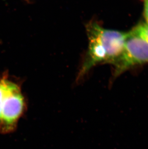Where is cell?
Instances as JSON below:
<instances>
[{
	"instance_id": "obj_1",
	"label": "cell",
	"mask_w": 148,
	"mask_h": 149,
	"mask_svg": "<svg viewBox=\"0 0 148 149\" xmlns=\"http://www.w3.org/2000/svg\"><path fill=\"white\" fill-rule=\"evenodd\" d=\"M86 28L88 49L78 72V81L95 65L111 63L122 52L128 34L104 28L95 21L89 22Z\"/></svg>"
},
{
	"instance_id": "obj_2",
	"label": "cell",
	"mask_w": 148,
	"mask_h": 149,
	"mask_svg": "<svg viewBox=\"0 0 148 149\" xmlns=\"http://www.w3.org/2000/svg\"><path fill=\"white\" fill-rule=\"evenodd\" d=\"M148 63V43L133 30L128 33L121 53L111 63L115 67L113 77L136 65Z\"/></svg>"
},
{
	"instance_id": "obj_4",
	"label": "cell",
	"mask_w": 148,
	"mask_h": 149,
	"mask_svg": "<svg viewBox=\"0 0 148 149\" xmlns=\"http://www.w3.org/2000/svg\"><path fill=\"white\" fill-rule=\"evenodd\" d=\"M133 31L148 43V24L144 23H140Z\"/></svg>"
},
{
	"instance_id": "obj_5",
	"label": "cell",
	"mask_w": 148,
	"mask_h": 149,
	"mask_svg": "<svg viewBox=\"0 0 148 149\" xmlns=\"http://www.w3.org/2000/svg\"><path fill=\"white\" fill-rule=\"evenodd\" d=\"M6 76H3L0 80V126L1 122V105L3 102V98L4 96L5 84H6Z\"/></svg>"
},
{
	"instance_id": "obj_3",
	"label": "cell",
	"mask_w": 148,
	"mask_h": 149,
	"mask_svg": "<svg viewBox=\"0 0 148 149\" xmlns=\"http://www.w3.org/2000/svg\"><path fill=\"white\" fill-rule=\"evenodd\" d=\"M25 107V100L19 86L6 77L0 126L3 131L8 132L15 128Z\"/></svg>"
},
{
	"instance_id": "obj_6",
	"label": "cell",
	"mask_w": 148,
	"mask_h": 149,
	"mask_svg": "<svg viewBox=\"0 0 148 149\" xmlns=\"http://www.w3.org/2000/svg\"><path fill=\"white\" fill-rule=\"evenodd\" d=\"M144 4V15L146 20L148 24V0H143Z\"/></svg>"
}]
</instances>
